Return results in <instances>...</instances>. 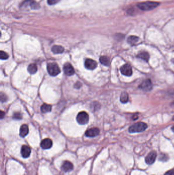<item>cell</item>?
<instances>
[{"instance_id": "cell-15", "label": "cell", "mask_w": 174, "mask_h": 175, "mask_svg": "<svg viewBox=\"0 0 174 175\" xmlns=\"http://www.w3.org/2000/svg\"><path fill=\"white\" fill-rule=\"evenodd\" d=\"M65 51L64 48L61 46L55 45L52 48V51L54 54H61Z\"/></svg>"}, {"instance_id": "cell-2", "label": "cell", "mask_w": 174, "mask_h": 175, "mask_svg": "<svg viewBox=\"0 0 174 175\" xmlns=\"http://www.w3.org/2000/svg\"><path fill=\"white\" fill-rule=\"evenodd\" d=\"M147 124L142 122H138L132 125L129 128L130 133H140L143 132L147 128Z\"/></svg>"}, {"instance_id": "cell-26", "label": "cell", "mask_w": 174, "mask_h": 175, "mask_svg": "<svg viewBox=\"0 0 174 175\" xmlns=\"http://www.w3.org/2000/svg\"><path fill=\"white\" fill-rule=\"evenodd\" d=\"M13 118L15 119H22V115L20 113H15L13 115Z\"/></svg>"}, {"instance_id": "cell-28", "label": "cell", "mask_w": 174, "mask_h": 175, "mask_svg": "<svg viewBox=\"0 0 174 175\" xmlns=\"http://www.w3.org/2000/svg\"><path fill=\"white\" fill-rule=\"evenodd\" d=\"M164 175H174V169H171L167 171Z\"/></svg>"}, {"instance_id": "cell-13", "label": "cell", "mask_w": 174, "mask_h": 175, "mask_svg": "<svg viewBox=\"0 0 174 175\" xmlns=\"http://www.w3.org/2000/svg\"><path fill=\"white\" fill-rule=\"evenodd\" d=\"M74 168L73 164L69 161H65L63 163L61 169L65 172H68L72 171Z\"/></svg>"}, {"instance_id": "cell-19", "label": "cell", "mask_w": 174, "mask_h": 175, "mask_svg": "<svg viewBox=\"0 0 174 175\" xmlns=\"http://www.w3.org/2000/svg\"><path fill=\"white\" fill-rule=\"evenodd\" d=\"M28 71L31 74L36 73L37 71V66L34 64H31L30 65H29L28 67Z\"/></svg>"}, {"instance_id": "cell-20", "label": "cell", "mask_w": 174, "mask_h": 175, "mask_svg": "<svg viewBox=\"0 0 174 175\" xmlns=\"http://www.w3.org/2000/svg\"><path fill=\"white\" fill-rule=\"evenodd\" d=\"M129 100V96L127 92H123V93H121V96H120V101L122 102V103H126Z\"/></svg>"}, {"instance_id": "cell-10", "label": "cell", "mask_w": 174, "mask_h": 175, "mask_svg": "<svg viewBox=\"0 0 174 175\" xmlns=\"http://www.w3.org/2000/svg\"><path fill=\"white\" fill-rule=\"evenodd\" d=\"M100 130L98 128H89L85 132V136L88 137H94L99 134Z\"/></svg>"}, {"instance_id": "cell-18", "label": "cell", "mask_w": 174, "mask_h": 175, "mask_svg": "<svg viewBox=\"0 0 174 175\" xmlns=\"http://www.w3.org/2000/svg\"><path fill=\"white\" fill-rule=\"evenodd\" d=\"M41 112L44 113L51 112L52 110V106L48 104H44L41 107Z\"/></svg>"}, {"instance_id": "cell-31", "label": "cell", "mask_w": 174, "mask_h": 175, "mask_svg": "<svg viewBox=\"0 0 174 175\" xmlns=\"http://www.w3.org/2000/svg\"><path fill=\"white\" fill-rule=\"evenodd\" d=\"M172 130L173 132L174 133V126H172Z\"/></svg>"}, {"instance_id": "cell-16", "label": "cell", "mask_w": 174, "mask_h": 175, "mask_svg": "<svg viewBox=\"0 0 174 175\" xmlns=\"http://www.w3.org/2000/svg\"><path fill=\"white\" fill-rule=\"evenodd\" d=\"M138 57L140 58V59H143L145 61L148 62L149 58H150V55L149 53L145 51H143L140 53H139L138 55Z\"/></svg>"}, {"instance_id": "cell-32", "label": "cell", "mask_w": 174, "mask_h": 175, "mask_svg": "<svg viewBox=\"0 0 174 175\" xmlns=\"http://www.w3.org/2000/svg\"><path fill=\"white\" fill-rule=\"evenodd\" d=\"M172 106L173 107H174V102H173L172 103Z\"/></svg>"}, {"instance_id": "cell-11", "label": "cell", "mask_w": 174, "mask_h": 175, "mask_svg": "<svg viewBox=\"0 0 174 175\" xmlns=\"http://www.w3.org/2000/svg\"><path fill=\"white\" fill-rule=\"evenodd\" d=\"M53 145L52 140L49 138H46L43 139L41 143V146L43 149L47 150L50 149Z\"/></svg>"}, {"instance_id": "cell-1", "label": "cell", "mask_w": 174, "mask_h": 175, "mask_svg": "<svg viewBox=\"0 0 174 175\" xmlns=\"http://www.w3.org/2000/svg\"><path fill=\"white\" fill-rule=\"evenodd\" d=\"M159 3L153 1H147V2H142L138 4V7L140 9L145 11L151 10L156 8L159 6Z\"/></svg>"}, {"instance_id": "cell-22", "label": "cell", "mask_w": 174, "mask_h": 175, "mask_svg": "<svg viewBox=\"0 0 174 175\" xmlns=\"http://www.w3.org/2000/svg\"><path fill=\"white\" fill-rule=\"evenodd\" d=\"M0 58L2 60H6L9 58V55L5 52L3 51H1Z\"/></svg>"}, {"instance_id": "cell-30", "label": "cell", "mask_w": 174, "mask_h": 175, "mask_svg": "<svg viewBox=\"0 0 174 175\" xmlns=\"http://www.w3.org/2000/svg\"><path fill=\"white\" fill-rule=\"evenodd\" d=\"M138 118V115H134V116H133V119L134 120H136V119H137Z\"/></svg>"}, {"instance_id": "cell-23", "label": "cell", "mask_w": 174, "mask_h": 175, "mask_svg": "<svg viewBox=\"0 0 174 175\" xmlns=\"http://www.w3.org/2000/svg\"><path fill=\"white\" fill-rule=\"evenodd\" d=\"M168 157L167 155L166 154H161L160 155V157H159V160L162 161H166L167 160H168Z\"/></svg>"}, {"instance_id": "cell-27", "label": "cell", "mask_w": 174, "mask_h": 175, "mask_svg": "<svg viewBox=\"0 0 174 175\" xmlns=\"http://www.w3.org/2000/svg\"><path fill=\"white\" fill-rule=\"evenodd\" d=\"M82 87V84H81V83L80 82H77L76 84H75V86H74V87L76 89H80V88Z\"/></svg>"}, {"instance_id": "cell-3", "label": "cell", "mask_w": 174, "mask_h": 175, "mask_svg": "<svg viewBox=\"0 0 174 175\" xmlns=\"http://www.w3.org/2000/svg\"><path fill=\"white\" fill-rule=\"evenodd\" d=\"M47 70L49 74L52 76H56L60 73V69L57 64L51 63L47 65Z\"/></svg>"}, {"instance_id": "cell-8", "label": "cell", "mask_w": 174, "mask_h": 175, "mask_svg": "<svg viewBox=\"0 0 174 175\" xmlns=\"http://www.w3.org/2000/svg\"><path fill=\"white\" fill-rule=\"evenodd\" d=\"M121 74L127 76H131L132 74V69L131 66L125 64L120 69Z\"/></svg>"}, {"instance_id": "cell-4", "label": "cell", "mask_w": 174, "mask_h": 175, "mask_svg": "<svg viewBox=\"0 0 174 175\" xmlns=\"http://www.w3.org/2000/svg\"><path fill=\"white\" fill-rule=\"evenodd\" d=\"M76 119L79 124L82 125L87 124L89 121V115L87 112L82 111L78 114Z\"/></svg>"}, {"instance_id": "cell-25", "label": "cell", "mask_w": 174, "mask_h": 175, "mask_svg": "<svg viewBox=\"0 0 174 175\" xmlns=\"http://www.w3.org/2000/svg\"><path fill=\"white\" fill-rule=\"evenodd\" d=\"M60 1V0H48V3L50 5H53L57 4Z\"/></svg>"}, {"instance_id": "cell-21", "label": "cell", "mask_w": 174, "mask_h": 175, "mask_svg": "<svg viewBox=\"0 0 174 175\" xmlns=\"http://www.w3.org/2000/svg\"><path fill=\"white\" fill-rule=\"evenodd\" d=\"M100 63L104 66L109 65L110 64V60L108 57L106 56H102L100 58Z\"/></svg>"}, {"instance_id": "cell-7", "label": "cell", "mask_w": 174, "mask_h": 175, "mask_svg": "<svg viewBox=\"0 0 174 175\" xmlns=\"http://www.w3.org/2000/svg\"><path fill=\"white\" fill-rule=\"evenodd\" d=\"M85 68L88 70L95 69L97 67V63L93 59H87L84 62Z\"/></svg>"}, {"instance_id": "cell-33", "label": "cell", "mask_w": 174, "mask_h": 175, "mask_svg": "<svg viewBox=\"0 0 174 175\" xmlns=\"http://www.w3.org/2000/svg\"><path fill=\"white\" fill-rule=\"evenodd\" d=\"M173 63L174 64V59H173L172 60Z\"/></svg>"}, {"instance_id": "cell-5", "label": "cell", "mask_w": 174, "mask_h": 175, "mask_svg": "<svg viewBox=\"0 0 174 175\" xmlns=\"http://www.w3.org/2000/svg\"><path fill=\"white\" fill-rule=\"evenodd\" d=\"M153 85L151 80L150 79L145 80L142 82L139 86V88L145 91H149L152 90Z\"/></svg>"}, {"instance_id": "cell-24", "label": "cell", "mask_w": 174, "mask_h": 175, "mask_svg": "<svg viewBox=\"0 0 174 175\" xmlns=\"http://www.w3.org/2000/svg\"><path fill=\"white\" fill-rule=\"evenodd\" d=\"M0 97H1V102H5L7 100V96L5 94L2 93V92L1 93Z\"/></svg>"}, {"instance_id": "cell-29", "label": "cell", "mask_w": 174, "mask_h": 175, "mask_svg": "<svg viewBox=\"0 0 174 175\" xmlns=\"http://www.w3.org/2000/svg\"><path fill=\"white\" fill-rule=\"evenodd\" d=\"M4 116H5V113L3 111H1V113H0V116H1V118L3 119L4 118Z\"/></svg>"}, {"instance_id": "cell-17", "label": "cell", "mask_w": 174, "mask_h": 175, "mask_svg": "<svg viewBox=\"0 0 174 175\" xmlns=\"http://www.w3.org/2000/svg\"><path fill=\"white\" fill-rule=\"evenodd\" d=\"M139 40V37L135 35H131L127 39L128 43L130 45H134Z\"/></svg>"}, {"instance_id": "cell-9", "label": "cell", "mask_w": 174, "mask_h": 175, "mask_svg": "<svg viewBox=\"0 0 174 175\" xmlns=\"http://www.w3.org/2000/svg\"><path fill=\"white\" fill-rule=\"evenodd\" d=\"M157 157V154L156 152L155 151H152L150 152L147 156L146 157L145 159V161L147 164H152L154 163Z\"/></svg>"}, {"instance_id": "cell-12", "label": "cell", "mask_w": 174, "mask_h": 175, "mask_svg": "<svg viewBox=\"0 0 174 175\" xmlns=\"http://www.w3.org/2000/svg\"><path fill=\"white\" fill-rule=\"evenodd\" d=\"M20 152H21V155L22 156V157L24 158H27L30 156L31 153V150L30 147L24 145H22V147Z\"/></svg>"}, {"instance_id": "cell-14", "label": "cell", "mask_w": 174, "mask_h": 175, "mask_svg": "<svg viewBox=\"0 0 174 175\" xmlns=\"http://www.w3.org/2000/svg\"><path fill=\"white\" fill-rule=\"evenodd\" d=\"M29 133L28 126L27 124H22V126H20V135L22 137H25Z\"/></svg>"}, {"instance_id": "cell-34", "label": "cell", "mask_w": 174, "mask_h": 175, "mask_svg": "<svg viewBox=\"0 0 174 175\" xmlns=\"http://www.w3.org/2000/svg\"><path fill=\"white\" fill-rule=\"evenodd\" d=\"M173 120H174V116H173Z\"/></svg>"}, {"instance_id": "cell-6", "label": "cell", "mask_w": 174, "mask_h": 175, "mask_svg": "<svg viewBox=\"0 0 174 175\" xmlns=\"http://www.w3.org/2000/svg\"><path fill=\"white\" fill-rule=\"evenodd\" d=\"M65 73L67 76H72L75 74V69L71 64L67 63L65 64L63 68Z\"/></svg>"}]
</instances>
